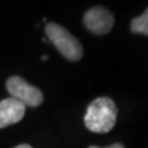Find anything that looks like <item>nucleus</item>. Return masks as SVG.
<instances>
[{"label":"nucleus","instance_id":"nucleus-5","mask_svg":"<svg viewBox=\"0 0 148 148\" xmlns=\"http://www.w3.org/2000/svg\"><path fill=\"white\" fill-rule=\"evenodd\" d=\"M25 113V106L13 98L0 101V128L16 124L22 120Z\"/></svg>","mask_w":148,"mask_h":148},{"label":"nucleus","instance_id":"nucleus-8","mask_svg":"<svg viewBox=\"0 0 148 148\" xmlns=\"http://www.w3.org/2000/svg\"><path fill=\"white\" fill-rule=\"evenodd\" d=\"M14 148H32L30 145H27V144H22V145H19V146H16Z\"/></svg>","mask_w":148,"mask_h":148},{"label":"nucleus","instance_id":"nucleus-4","mask_svg":"<svg viewBox=\"0 0 148 148\" xmlns=\"http://www.w3.org/2000/svg\"><path fill=\"white\" fill-rule=\"evenodd\" d=\"M84 23L86 27L95 34H106L113 27L114 16L106 8L95 7L86 12L84 16Z\"/></svg>","mask_w":148,"mask_h":148},{"label":"nucleus","instance_id":"nucleus-2","mask_svg":"<svg viewBox=\"0 0 148 148\" xmlns=\"http://www.w3.org/2000/svg\"><path fill=\"white\" fill-rule=\"evenodd\" d=\"M45 33L64 57L69 60H79L82 57L84 51L80 42L65 27L52 22L46 25Z\"/></svg>","mask_w":148,"mask_h":148},{"label":"nucleus","instance_id":"nucleus-3","mask_svg":"<svg viewBox=\"0 0 148 148\" xmlns=\"http://www.w3.org/2000/svg\"><path fill=\"white\" fill-rule=\"evenodd\" d=\"M7 89L10 92L11 98L20 101L27 106H38L44 100L42 91L27 84L21 77L13 76L7 81Z\"/></svg>","mask_w":148,"mask_h":148},{"label":"nucleus","instance_id":"nucleus-6","mask_svg":"<svg viewBox=\"0 0 148 148\" xmlns=\"http://www.w3.org/2000/svg\"><path fill=\"white\" fill-rule=\"evenodd\" d=\"M131 29H132V32H134V33L148 35V8L142 16L133 19Z\"/></svg>","mask_w":148,"mask_h":148},{"label":"nucleus","instance_id":"nucleus-1","mask_svg":"<svg viewBox=\"0 0 148 148\" xmlns=\"http://www.w3.org/2000/svg\"><path fill=\"white\" fill-rule=\"evenodd\" d=\"M117 109L114 101L102 97L93 100L87 109L85 124L93 133H109L116 123Z\"/></svg>","mask_w":148,"mask_h":148},{"label":"nucleus","instance_id":"nucleus-7","mask_svg":"<svg viewBox=\"0 0 148 148\" xmlns=\"http://www.w3.org/2000/svg\"><path fill=\"white\" fill-rule=\"evenodd\" d=\"M89 148H100V147H97V146H90ZM106 148H125L124 147V145L121 143H116V144H113L111 146H109V147H106Z\"/></svg>","mask_w":148,"mask_h":148},{"label":"nucleus","instance_id":"nucleus-9","mask_svg":"<svg viewBox=\"0 0 148 148\" xmlns=\"http://www.w3.org/2000/svg\"><path fill=\"white\" fill-rule=\"evenodd\" d=\"M42 59H43V60H47L48 56H42Z\"/></svg>","mask_w":148,"mask_h":148}]
</instances>
